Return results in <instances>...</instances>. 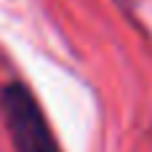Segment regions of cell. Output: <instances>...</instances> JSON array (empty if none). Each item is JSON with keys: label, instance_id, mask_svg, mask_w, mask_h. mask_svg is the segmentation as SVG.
<instances>
[{"label": "cell", "instance_id": "obj_1", "mask_svg": "<svg viewBox=\"0 0 152 152\" xmlns=\"http://www.w3.org/2000/svg\"><path fill=\"white\" fill-rule=\"evenodd\" d=\"M0 112L16 152H61L32 91L13 80L0 88Z\"/></svg>", "mask_w": 152, "mask_h": 152}]
</instances>
